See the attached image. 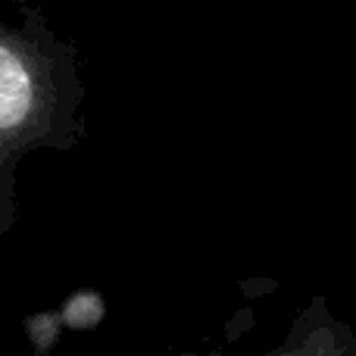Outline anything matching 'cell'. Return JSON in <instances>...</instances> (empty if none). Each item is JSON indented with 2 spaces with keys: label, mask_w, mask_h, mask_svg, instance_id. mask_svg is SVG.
Instances as JSON below:
<instances>
[{
  "label": "cell",
  "mask_w": 356,
  "mask_h": 356,
  "mask_svg": "<svg viewBox=\"0 0 356 356\" xmlns=\"http://www.w3.org/2000/svg\"><path fill=\"white\" fill-rule=\"evenodd\" d=\"M81 54L44 10L19 0V19H0V184L13 163L38 147L81 138Z\"/></svg>",
  "instance_id": "6da1fadb"
}]
</instances>
